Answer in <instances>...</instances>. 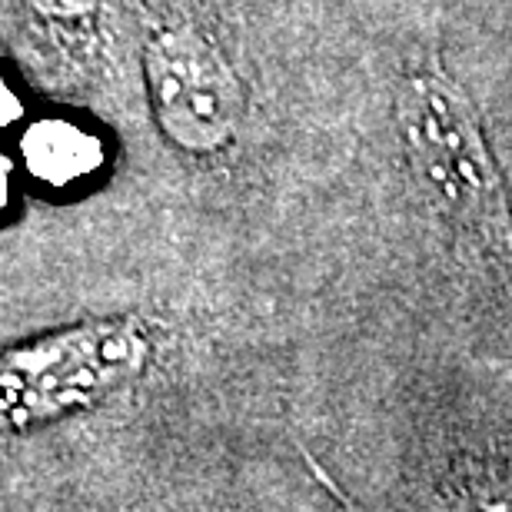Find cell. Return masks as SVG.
Returning a JSON list of instances; mask_svg holds the SVG:
<instances>
[{"label":"cell","mask_w":512,"mask_h":512,"mask_svg":"<svg viewBox=\"0 0 512 512\" xmlns=\"http://www.w3.org/2000/svg\"><path fill=\"white\" fill-rule=\"evenodd\" d=\"M396 127L416 183L449 227L512 280V200L473 97L426 57L396 94Z\"/></svg>","instance_id":"6da1fadb"},{"label":"cell","mask_w":512,"mask_h":512,"mask_svg":"<svg viewBox=\"0 0 512 512\" xmlns=\"http://www.w3.org/2000/svg\"><path fill=\"white\" fill-rule=\"evenodd\" d=\"M150 110L173 147L207 157L237 140L247 90L227 54L200 27L170 24L143 47Z\"/></svg>","instance_id":"7a4b0ae2"},{"label":"cell","mask_w":512,"mask_h":512,"mask_svg":"<svg viewBox=\"0 0 512 512\" xmlns=\"http://www.w3.org/2000/svg\"><path fill=\"white\" fill-rule=\"evenodd\" d=\"M147 360V340L133 323H94L50 336L7 356L10 399H40V406H67V399H90L127 380Z\"/></svg>","instance_id":"3957f363"},{"label":"cell","mask_w":512,"mask_h":512,"mask_svg":"<svg viewBox=\"0 0 512 512\" xmlns=\"http://www.w3.org/2000/svg\"><path fill=\"white\" fill-rule=\"evenodd\" d=\"M449 512H512V476L479 469L456 486Z\"/></svg>","instance_id":"277c9868"},{"label":"cell","mask_w":512,"mask_h":512,"mask_svg":"<svg viewBox=\"0 0 512 512\" xmlns=\"http://www.w3.org/2000/svg\"><path fill=\"white\" fill-rule=\"evenodd\" d=\"M24 4L34 10L40 20L57 27H77L94 20L100 10V0H24Z\"/></svg>","instance_id":"5b68a950"}]
</instances>
